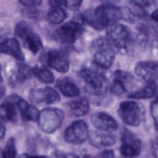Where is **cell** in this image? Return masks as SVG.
I'll return each instance as SVG.
<instances>
[{
	"label": "cell",
	"instance_id": "d6a6232c",
	"mask_svg": "<svg viewBox=\"0 0 158 158\" xmlns=\"http://www.w3.org/2000/svg\"><path fill=\"white\" fill-rule=\"evenodd\" d=\"M151 17L154 21H155L156 23H158V9L153 11L152 13L151 14Z\"/></svg>",
	"mask_w": 158,
	"mask_h": 158
},
{
	"label": "cell",
	"instance_id": "ba28073f",
	"mask_svg": "<svg viewBox=\"0 0 158 158\" xmlns=\"http://www.w3.org/2000/svg\"><path fill=\"white\" fill-rule=\"evenodd\" d=\"M89 136L88 127L83 120L73 122L65 130L64 139L65 142L73 144H80L86 141Z\"/></svg>",
	"mask_w": 158,
	"mask_h": 158
},
{
	"label": "cell",
	"instance_id": "484cf974",
	"mask_svg": "<svg viewBox=\"0 0 158 158\" xmlns=\"http://www.w3.org/2000/svg\"><path fill=\"white\" fill-rule=\"evenodd\" d=\"M17 149L15 139L10 138L7 141L3 150L1 151V156L3 158H14L17 156Z\"/></svg>",
	"mask_w": 158,
	"mask_h": 158
},
{
	"label": "cell",
	"instance_id": "e0dca14e",
	"mask_svg": "<svg viewBox=\"0 0 158 158\" xmlns=\"http://www.w3.org/2000/svg\"><path fill=\"white\" fill-rule=\"evenodd\" d=\"M89 142L94 147L100 148L114 145L117 141L116 136L111 132L94 131L89 136Z\"/></svg>",
	"mask_w": 158,
	"mask_h": 158
},
{
	"label": "cell",
	"instance_id": "d590c367",
	"mask_svg": "<svg viewBox=\"0 0 158 158\" xmlns=\"http://www.w3.org/2000/svg\"><path fill=\"white\" fill-rule=\"evenodd\" d=\"M156 99H157V100H158V94H157V97H156Z\"/></svg>",
	"mask_w": 158,
	"mask_h": 158
},
{
	"label": "cell",
	"instance_id": "f1b7e54d",
	"mask_svg": "<svg viewBox=\"0 0 158 158\" xmlns=\"http://www.w3.org/2000/svg\"><path fill=\"white\" fill-rule=\"evenodd\" d=\"M63 5L70 9H76L82 3L83 0H60Z\"/></svg>",
	"mask_w": 158,
	"mask_h": 158
},
{
	"label": "cell",
	"instance_id": "83f0119b",
	"mask_svg": "<svg viewBox=\"0 0 158 158\" xmlns=\"http://www.w3.org/2000/svg\"><path fill=\"white\" fill-rule=\"evenodd\" d=\"M150 112L154 122V128L158 131V100L152 101L150 104Z\"/></svg>",
	"mask_w": 158,
	"mask_h": 158
},
{
	"label": "cell",
	"instance_id": "52a82bcc",
	"mask_svg": "<svg viewBox=\"0 0 158 158\" xmlns=\"http://www.w3.org/2000/svg\"><path fill=\"white\" fill-rule=\"evenodd\" d=\"M118 114L125 124L131 127H137L141 122L143 110L140 104L137 102L125 101L120 104Z\"/></svg>",
	"mask_w": 158,
	"mask_h": 158
},
{
	"label": "cell",
	"instance_id": "d6986e66",
	"mask_svg": "<svg viewBox=\"0 0 158 158\" xmlns=\"http://www.w3.org/2000/svg\"><path fill=\"white\" fill-rule=\"evenodd\" d=\"M1 52L11 56L20 61H23L25 59L19 42L14 38L6 39L1 43Z\"/></svg>",
	"mask_w": 158,
	"mask_h": 158
},
{
	"label": "cell",
	"instance_id": "603a6c76",
	"mask_svg": "<svg viewBox=\"0 0 158 158\" xmlns=\"http://www.w3.org/2000/svg\"><path fill=\"white\" fill-rule=\"evenodd\" d=\"M157 91V85L156 83H147L141 88L135 90L128 94L130 99H146L153 98Z\"/></svg>",
	"mask_w": 158,
	"mask_h": 158
},
{
	"label": "cell",
	"instance_id": "44dd1931",
	"mask_svg": "<svg viewBox=\"0 0 158 158\" xmlns=\"http://www.w3.org/2000/svg\"><path fill=\"white\" fill-rule=\"evenodd\" d=\"M66 106L72 115L76 117H80L88 113L89 103L86 98L82 97L67 102Z\"/></svg>",
	"mask_w": 158,
	"mask_h": 158
},
{
	"label": "cell",
	"instance_id": "e575fe53",
	"mask_svg": "<svg viewBox=\"0 0 158 158\" xmlns=\"http://www.w3.org/2000/svg\"><path fill=\"white\" fill-rule=\"evenodd\" d=\"M102 1H104L106 3H111V4H115L117 2H118V1H120V0H101Z\"/></svg>",
	"mask_w": 158,
	"mask_h": 158
},
{
	"label": "cell",
	"instance_id": "9c48e42d",
	"mask_svg": "<svg viewBox=\"0 0 158 158\" xmlns=\"http://www.w3.org/2000/svg\"><path fill=\"white\" fill-rule=\"evenodd\" d=\"M122 144L120 152L124 157H133L138 156L142 149V143L137 136L127 129H124L121 135Z\"/></svg>",
	"mask_w": 158,
	"mask_h": 158
},
{
	"label": "cell",
	"instance_id": "4dcf8cb0",
	"mask_svg": "<svg viewBox=\"0 0 158 158\" xmlns=\"http://www.w3.org/2000/svg\"><path fill=\"white\" fill-rule=\"evenodd\" d=\"M19 3L27 7H35L40 6L42 0H19Z\"/></svg>",
	"mask_w": 158,
	"mask_h": 158
},
{
	"label": "cell",
	"instance_id": "4fadbf2b",
	"mask_svg": "<svg viewBox=\"0 0 158 158\" xmlns=\"http://www.w3.org/2000/svg\"><path fill=\"white\" fill-rule=\"evenodd\" d=\"M135 73L146 83H156L158 80V62L139 61L135 66Z\"/></svg>",
	"mask_w": 158,
	"mask_h": 158
},
{
	"label": "cell",
	"instance_id": "3957f363",
	"mask_svg": "<svg viewBox=\"0 0 158 158\" xmlns=\"http://www.w3.org/2000/svg\"><path fill=\"white\" fill-rule=\"evenodd\" d=\"M91 49L93 61L96 65L103 69H107L112 66L115 57V50L107 38L99 37L94 40Z\"/></svg>",
	"mask_w": 158,
	"mask_h": 158
},
{
	"label": "cell",
	"instance_id": "ac0fdd59",
	"mask_svg": "<svg viewBox=\"0 0 158 158\" xmlns=\"http://www.w3.org/2000/svg\"><path fill=\"white\" fill-rule=\"evenodd\" d=\"M32 69L25 63H19L9 75L8 81L9 85L15 86L22 84L31 77Z\"/></svg>",
	"mask_w": 158,
	"mask_h": 158
},
{
	"label": "cell",
	"instance_id": "7a4b0ae2",
	"mask_svg": "<svg viewBox=\"0 0 158 158\" xmlns=\"http://www.w3.org/2000/svg\"><path fill=\"white\" fill-rule=\"evenodd\" d=\"M106 38L115 51L122 54L128 52L133 41V35L129 28L117 23L107 28Z\"/></svg>",
	"mask_w": 158,
	"mask_h": 158
},
{
	"label": "cell",
	"instance_id": "5bb4252c",
	"mask_svg": "<svg viewBox=\"0 0 158 158\" xmlns=\"http://www.w3.org/2000/svg\"><path fill=\"white\" fill-rule=\"evenodd\" d=\"M91 122L94 127L104 131L112 132L118 128V123L116 120L104 112L94 113L91 116Z\"/></svg>",
	"mask_w": 158,
	"mask_h": 158
},
{
	"label": "cell",
	"instance_id": "cb8c5ba5",
	"mask_svg": "<svg viewBox=\"0 0 158 158\" xmlns=\"http://www.w3.org/2000/svg\"><path fill=\"white\" fill-rule=\"evenodd\" d=\"M22 40L23 46L30 51L33 54H37L43 47L40 36L32 30L26 34Z\"/></svg>",
	"mask_w": 158,
	"mask_h": 158
},
{
	"label": "cell",
	"instance_id": "1f68e13d",
	"mask_svg": "<svg viewBox=\"0 0 158 158\" xmlns=\"http://www.w3.org/2000/svg\"><path fill=\"white\" fill-rule=\"evenodd\" d=\"M98 157H114V152L112 149H106L101 152H100Z\"/></svg>",
	"mask_w": 158,
	"mask_h": 158
},
{
	"label": "cell",
	"instance_id": "f546056e",
	"mask_svg": "<svg viewBox=\"0 0 158 158\" xmlns=\"http://www.w3.org/2000/svg\"><path fill=\"white\" fill-rule=\"evenodd\" d=\"M135 6L138 7H146L152 5L157 0H130Z\"/></svg>",
	"mask_w": 158,
	"mask_h": 158
},
{
	"label": "cell",
	"instance_id": "7402d4cb",
	"mask_svg": "<svg viewBox=\"0 0 158 158\" xmlns=\"http://www.w3.org/2000/svg\"><path fill=\"white\" fill-rule=\"evenodd\" d=\"M56 86L62 94L67 97H76L80 93L78 86L69 78H63L57 80L56 83Z\"/></svg>",
	"mask_w": 158,
	"mask_h": 158
},
{
	"label": "cell",
	"instance_id": "6da1fadb",
	"mask_svg": "<svg viewBox=\"0 0 158 158\" xmlns=\"http://www.w3.org/2000/svg\"><path fill=\"white\" fill-rule=\"evenodd\" d=\"M123 17V10L115 4L104 3L86 11L81 16L83 23L96 30H102Z\"/></svg>",
	"mask_w": 158,
	"mask_h": 158
},
{
	"label": "cell",
	"instance_id": "8992f818",
	"mask_svg": "<svg viewBox=\"0 0 158 158\" xmlns=\"http://www.w3.org/2000/svg\"><path fill=\"white\" fill-rule=\"evenodd\" d=\"M82 23L77 20L65 23L54 31L52 35L54 39L62 44H73L83 33L84 28Z\"/></svg>",
	"mask_w": 158,
	"mask_h": 158
},
{
	"label": "cell",
	"instance_id": "8fae6325",
	"mask_svg": "<svg viewBox=\"0 0 158 158\" xmlns=\"http://www.w3.org/2000/svg\"><path fill=\"white\" fill-rule=\"evenodd\" d=\"M48 65L60 73H66L70 69L69 58L64 50L51 49L45 55Z\"/></svg>",
	"mask_w": 158,
	"mask_h": 158
},
{
	"label": "cell",
	"instance_id": "d4e9b609",
	"mask_svg": "<svg viewBox=\"0 0 158 158\" xmlns=\"http://www.w3.org/2000/svg\"><path fill=\"white\" fill-rule=\"evenodd\" d=\"M32 73L40 81L43 83L50 84L54 81V77L52 73L44 67L36 65L32 69Z\"/></svg>",
	"mask_w": 158,
	"mask_h": 158
},
{
	"label": "cell",
	"instance_id": "836d02e7",
	"mask_svg": "<svg viewBox=\"0 0 158 158\" xmlns=\"http://www.w3.org/2000/svg\"><path fill=\"white\" fill-rule=\"evenodd\" d=\"M0 133H1V134H0L1 139H2L4 138V136L6 135V127L4 125L3 122H1V131H0Z\"/></svg>",
	"mask_w": 158,
	"mask_h": 158
},
{
	"label": "cell",
	"instance_id": "2e32d148",
	"mask_svg": "<svg viewBox=\"0 0 158 158\" xmlns=\"http://www.w3.org/2000/svg\"><path fill=\"white\" fill-rule=\"evenodd\" d=\"M49 9L47 14V20L52 24H59L67 17L65 7L60 0H49Z\"/></svg>",
	"mask_w": 158,
	"mask_h": 158
},
{
	"label": "cell",
	"instance_id": "5b68a950",
	"mask_svg": "<svg viewBox=\"0 0 158 158\" xmlns=\"http://www.w3.org/2000/svg\"><path fill=\"white\" fill-rule=\"evenodd\" d=\"M64 120V114L56 107H46L39 112L38 126L43 132L51 134L57 130Z\"/></svg>",
	"mask_w": 158,
	"mask_h": 158
},
{
	"label": "cell",
	"instance_id": "30bf717a",
	"mask_svg": "<svg viewBox=\"0 0 158 158\" xmlns=\"http://www.w3.org/2000/svg\"><path fill=\"white\" fill-rule=\"evenodd\" d=\"M30 101L35 104H52L60 101V97L58 92L51 87L33 88L29 91Z\"/></svg>",
	"mask_w": 158,
	"mask_h": 158
},
{
	"label": "cell",
	"instance_id": "7c38bea8",
	"mask_svg": "<svg viewBox=\"0 0 158 158\" xmlns=\"http://www.w3.org/2000/svg\"><path fill=\"white\" fill-rule=\"evenodd\" d=\"M112 83L110 86V92L116 96H122L128 89L129 86L133 83L134 77L128 72L117 70L114 73Z\"/></svg>",
	"mask_w": 158,
	"mask_h": 158
},
{
	"label": "cell",
	"instance_id": "277c9868",
	"mask_svg": "<svg viewBox=\"0 0 158 158\" xmlns=\"http://www.w3.org/2000/svg\"><path fill=\"white\" fill-rule=\"evenodd\" d=\"M78 76L86 84L88 92L96 95L105 93L109 88V81L104 75L89 68L79 70Z\"/></svg>",
	"mask_w": 158,
	"mask_h": 158
},
{
	"label": "cell",
	"instance_id": "4316f807",
	"mask_svg": "<svg viewBox=\"0 0 158 158\" xmlns=\"http://www.w3.org/2000/svg\"><path fill=\"white\" fill-rule=\"evenodd\" d=\"M31 30L30 25L25 21H20L15 27L14 33L15 35L20 39Z\"/></svg>",
	"mask_w": 158,
	"mask_h": 158
},
{
	"label": "cell",
	"instance_id": "ffe728a7",
	"mask_svg": "<svg viewBox=\"0 0 158 158\" xmlns=\"http://www.w3.org/2000/svg\"><path fill=\"white\" fill-rule=\"evenodd\" d=\"M16 104L23 120L30 122L37 120L40 112L33 105L28 104L20 97L18 98Z\"/></svg>",
	"mask_w": 158,
	"mask_h": 158
},
{
	"label": "cell",
	"instance_id": "9a60e30c",
	"mask_svg": "<svg viewBox=\"0 0 158 158\" xmlns=\"http://www.w3.org/2000/svg\"><path fill=\"white\" fill-rule=\"evenodd\" d=\"M19 97V96L16 94H12L1 103L0 110L1 122L16 123L18 121L16 101Z\"/></svg>",
	"mask_w": 158,
	"mask_h": 158
}]
</instances>
